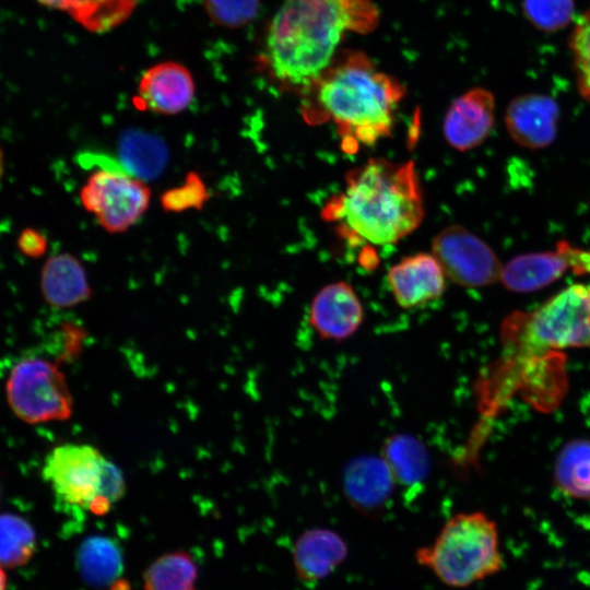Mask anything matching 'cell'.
<instances>
[{"mask_svg": "<svg viewBox=\"0 0 590 590\" xmlns=\"http://www.w3.org/2000/svg\"><path fill=\"white\" fill-rule=\"evenodd\" d=\"M378 17L371 0H284L267 30L261 64L280 87L303 95L343 36L370 32Z\"/></svg>", "mask_w": 590, "mask_h": 590, "instance_id": "1", "label": "cell"}, {"mask_svg": "<svg viewBox=\"0 0 590 590\" xmlns=\"http://www.w3.org/2000/svg\"><path fill=\"white\" fill-rule=\"evenodd\" d=\"M403 86L362 52L334 58L303 94L309 123L331 121L345 142L373 145L389 137Z\"/></svg>", "mask_w": 590, "mask_h": 590, "instance_id": "2", "label": "cell"}, {"mask_svg": "<svg viewBox=\"0 0 590 590\" xmlns=\"http://www.w3.org/2000/svg\"><path fill=\"white\" fill-rule=\"evenodd\" d=\"M323 212L356 238L373 245L396 244L424 217L414 163L368 160L345 175L344 190L327 203Z\"/></svg>", "mask_w": 590, "mask_h": 590, "instance_id": "3", "label": "cell"}, {"mask_svg": "<svg viewBox=\"0 0 590 590\" xmlns=\"http://www.w3.org/2000/svg\"><path fill=\"white\" fill-rule=\"evenodd\" d=\"M414 560L453 589L495 576L505 564L497 524L482 511L451 516L430 544L415 550Z\"/></svg>", "mask_w": 590, "mask_h": 590, "instance_id": "4", "label": "cell"}, {"mask_svg": "<svg viewBox=\"0 0 590 590\" xmlns=\"http://www.w3.org/2000/svg\"><path fill=\"white\" fill-rule=\"evenodd\" d=\"M5 394L13 413L30 424L68 420L73 399L59 367L44 358H25L11 370Z\"/></svg>", "mask_w": 590, "mask_h": 590, "instance_id": "5", "label": "cell"}, {"mask_svg": "<svg viewBox=\"0 0 590 590\" xmlns=\"http://www.w3.org/2000/svg\"><path fill=\"white\" fill-rule=\"evenodd\" d=\"M526 337L552 350L590 346V285L571 284L522 316Z\"/></svg>", "mask_w": 590, "mask_h": 590, "instance_id": "6", "label": "cell"}, {"mask_svg": "<svg viewBox=\"0 0 590 590\" xmlns=\"http://www.w3.org/2000/svg\"><path fill=\"white\" fill-rule=\"evenodd\" d=\"M106 458L93 446L64 444L45 459L43 477L63 511H91L101 496Z\"/></svg>", "mask_w": 590, "mask_h": 590, "instance_id": "7", "label": "cell"}, {"mask_svg": "<svg viewBox=\"0 0 590 590\" xmlns=\"http://www.w3.org/2000/svg\"><path fill=\"white\" fill-rule=\"evenodd\" d=\"M150 198L141 179L111 168L93 172L80 191L83 208L111 234L133 226L148 210Z\"/></svg>", "mask_w": 590, "mask_h": 590, "instance_id": "8", "label": "cell"}, {"mask_svg": "<svg viewBox=\"0 0 590 590\" xmlns=\"http://www.w3.org/2000/svg\"><path fill=\"white\" fill-rule=\"evenodd\" d=\"M432 255L445 275L462 287H485L500 281L503 266L495 251L461 225L441 229L433 239Z\"/></svg>", "mask_w": 590, "mask_h": 590, "instance_id": "9", "label": "cell"}, {"mask_svg": "<svg viewBox=\"0 0 590 590\" xmlns=\"http://www.w3.org/2000/svg\"><path fill=\"white\" fill-rule=\"evenodd\" d=\"M568 271L590 274V250L566 240L555 249L515 256L502 269L500 282L510 292L532 293L550 286Z\"/></svg>", "mask_w": 590, "mask_h": 590, "instance_id": "10", "label": "cell"}, {"mask_svg": "<svg viewBox=\"0 0 590 590\" xmlns=\"http://www.w3.org/2000/svg\"><path fill=\"white\" fill-rule=\"evenodd\" d=\"M495 122V97L486 88L473 87L457 97L442 122L447 143L458 151L479 146Z\"/></svg>", "mask_w": 590, "mask_h": 590, "instance_id": "11", "label": "cell"}, {"mask_svg": "<svg viewBox=\"0 0 590 590\" xmlns=\"http://www.w3.org/2000/svg\"><path fill=\"white\" fill-rule=\"evenodd\" d=\"M559 107L554 98L543 94H523L507 106L505 125L509 137L528 150L551 145L557 134Z\"/></svg>", "mask_w": 590, "mask_h": 590, "instance_id": "12", "label": "cell"}, {"mask_svg": "<svg viewBox=\"0 0 590 590\" xmlns=\"http://www.w3.org/2000/svg\"><path fill=\"white\" fill-rule=\"evenodd\" d=\"M364 319L363 305L353 287L343 281L322 287L309 309V323L322 340L343 341Z\"/></svg>", "mask_w": 590, "mask_h": 590, "instance_id": "13", "label": "cell"}, {"mask_svg": "<svg viewBox=\"0 0 590 590\" xmlns=\"http://www.w3.org/2000/svg\"><path fill=\"white\" fill-rule=\"evenodd\" d=\"M349 552L346 541L337 531L321 527L308 529L293 545L295 575L304 586H317L344 564Z\"/></svg>", "mask_w": 590, "mask_h": 590, "instance_id": "14", "label": "cell"}, {"mask_svg": "<svg viewBox=\"0 0 590 590\" xmlns=\"http://www.w3.org/2000/svg\"><path fill=\"white\" fill-rule=\"evenodd\" d=\"M446 275L433 255L403 258L388 272V284L397 304L404 309L438 299L446 288Z\"/></svg>", "mask_w": 590, "mask_h": 590, "instance_id": "15", "label": "cell"}, {"mask_svg": "<svg viewBox=\"0 0 590 590\" xmlns=\"http://www.w3.org/2000/svg\"><path fill=\"white\" fill-rule=\"evenodd\" d=\"M193 96L194 82L190 71L174 61L149 68L138 85V99L143 108L160 115L184 111Z\"/></svg>", "mask_w": 590, "mask_h": 590, "instance_id": "16", "label": "cell"}, {"mask_svg": "<svg viewBox=\"0 0 590 590\" xmlns=\"http://www.w3.org/2000/svg\"><path fill=\"white\" fill-rule=\"evenodd\" d=\"M393 475L382 457L363 456L350 462L343 474L349 503L359 512L379 514L392 496Z\"/></svg>", "mask_w": 590, "mask_h": 590, "instance_id": "17", "label": "cell"}, {"mask_svg": "<svg viewBox=\"0 0 590 590\" xmlns=\"http://www.w3.org/2000/svg\"><path fill=\"white\" fill-rule=\"evenodd\" d=\"M40 291L52 307L69 308L91 297L92 291L81 262L70 253L51 256L40 274Z\"/></svg>", "mask_w": 590, "mask_h": 590, "instance_id": "18", "label": "cell"}, {"mask_svg": "<svg viewBox=\"0 0 590 590\" xmlns=\"http://www.w3.org/2000/svg\"><path fill=\"white\" fill-rule=\"evenodd\" d=\"M381 457L389 467L396 483L414 486L422 482L429 470L428 453L413 436L398 434L386 439Z\"/></svg>", "mask_w": 590, "mask_h": 590, "instance_id": "19", "label": "cell"}, {"mask_svg": "<svg viewBox=\"0 0 590 590\" xmlns=\"http://www.w3.org/2000/svg\"><path fill=\"white\" fill-rule=\"evenodd\" d=\"M554 480L566 496L590 499V439L576 438L565 444L555 459Z\"/></svg>", "mask_w": 590, "mask_h": 590, "instance_id": "20", "label": "cell"}, {"mask_svg": "<svg viewBox=\"0 0 590 590\" xmlns=\"http://www.w3.org/2000/svg\"><path fill=\"white\" fill-rule=\"evenodd\" d=\"M78 565L83 578L93 586H105L121 571L118 546L104 536L84 541L78 552Z\"/></svg>", "mask_w": 590, "mask_h": 590, "instance_id": "21", "label": "cell"}, {"mask_svg": "<svg viewBox=\"0 0 590 590\" xmlns=\"http://www.w3.org/2000/svg\"><path fill=\"white\" fill-rule=\"evenodd\" d=\"M197 566L188 553H167L144 573L145 590H196Z\"/></svg>", "mask_w": 590, "mask_h": 590, "instance_id": "22", "label": "cell"}, {"mask_svg": "<svg viewBox=\"0 0 590 590\" xmlns=\"http://www.w3.org/2000/svg\"><path fill=\"white\" fill-rule=\"evenodd\" d=\"M36 546L31 523L13 514L0 515V565L15 567L26 563Z\"/></svg>", "mask_w": 590, "mask_h": 590, "instance_id": "23", "label": "cell"}, {"mask_svg": "<svg viewBox=\"0 0 590 590\" xmlns=\"http://www.w3.org/2000/svg\"><path fill=\"white\" fill-rule=\"evenodd\" d=\"M137 0H74L69 14L91 32H106L122 23Z\"/></svg>", "mask_w": 590, "mask_h": 590, "instance_id": "24", "label": "cell"}, {"mask_svg": "<svg viewBox=\"0 0 590 590\" xmlns=\"http://www.w3.org/2000/svg\"><path fill=\"white\" fill-rule=\"evenodd\" d=\"M569 47L577 90L590 103V8L577 20Z\"/></svg>", "mask_w": 590, "mask_h": 590, "instance_id": "25", "label": "cell"}, {"mask_svg": "<svg viewBox=\"0 0 590 590\" xmlns=\"http://www.w3.org/2000/svg\"><path fill=\"white\" fill-rule=\"evenodd\" d=\"M522 7L528 20L547 32L568 25L575 11L573 0H523Z\"/></svg>", "mask_w": 590, "mask_h": 590, "instance_id": "26", "label": "cell"}, {"mask_svg": "<svg viewBox=\"0 0 590 590\" xmlns=\"http://www.w3.org/2000/svg\"><path fill=\"white\" fill-rule=\"evenodd\" d=\"M204 8L217 25L237 28L256 17L259 0H204Z\"/></svg>", "mask_w": 590, "mask_h": 590, "instance_id": "27", "label": "cell"}, {"mask_svg": "<svg viewBox=\"0 0 590 590\" xmlns=\"http://www.w3.org/2000/svg\"><path fill=\"white\" fill-rule=\"evenodd\" d=\"M208 191L201 178L189 174L185 182L162 197V205L167 211L179 212L188 209H199L205 202Z\"/></svg>", "mask_w": 590, "mask_h": 590, "instance_id": "28", "label": "cell"}, {"mask_svg": "<svg viewBox=\"0 0 590 590\" xmlns=\"http://www.w3.org/2000/svg\"><path fill=\"white\" fill-rule=\"evenodd\" d=\"M125 492L126 483L121 471L116 464L106 459L102 475L101 496L92 506L90 512L96 516L107 514L113 504L117 503Z\"/></svg>", "mask_w": 590, "mask_h": 590, "instance_id": "29", "label": "cell"}, {"mask_svg": "<svg viewBox=\"0 0 590 590\" xmlns=\"http://www.w3.org/2000/svg\"><path fill=\"white\" fill-rule=\"evenodd\" d=\"M17 246L22 253L37 258L46 252L47 239L40 232L34 228H26L21 233L17 239Z\"/></svg>", "mask_w": 590, "mask_h": 590, "instance_id": "30", "label": "cell"}, {"mask_svg": "<svg viewBox=\"0 0 590 590\" xmlns=\"http://www.w3.org/2000/svg\"><path fill=\"white\" fill-rule=\"evenodd\" d=\"M39 3L59 10L69 11L74 0H37Z\"/></svg>", "mask_w": 590, "mask_h": 590, "instance_id": "31", "label": "cell"}, {"mask_svg": "<svg viewBox=\"0 0 590 590\" xmlns=\"http://www.w3.org/2000/svg\"><path fill=\"white\" fill-rule=\"evenodd\" d=\"M7 578L0 565V590H5Z\"/></svg>", "mask_w": 590, "mask_h": 590, "instance_id": "32", "label": "cell"}, {"mask_svg": "<svg viewBox=\"0 0 590 590\" xmlns=\"http://www.w3.org/2000/svg\"><path fill=\"white\" fill-rule=\"evenodd\" d=\"M2 174H3V155H2V151L0 149V179L2 177Z\"/></svg>", "mask_w": 590, "mask_h": 590, "instance_id": "33", "label": "cell"}]
</instances>
